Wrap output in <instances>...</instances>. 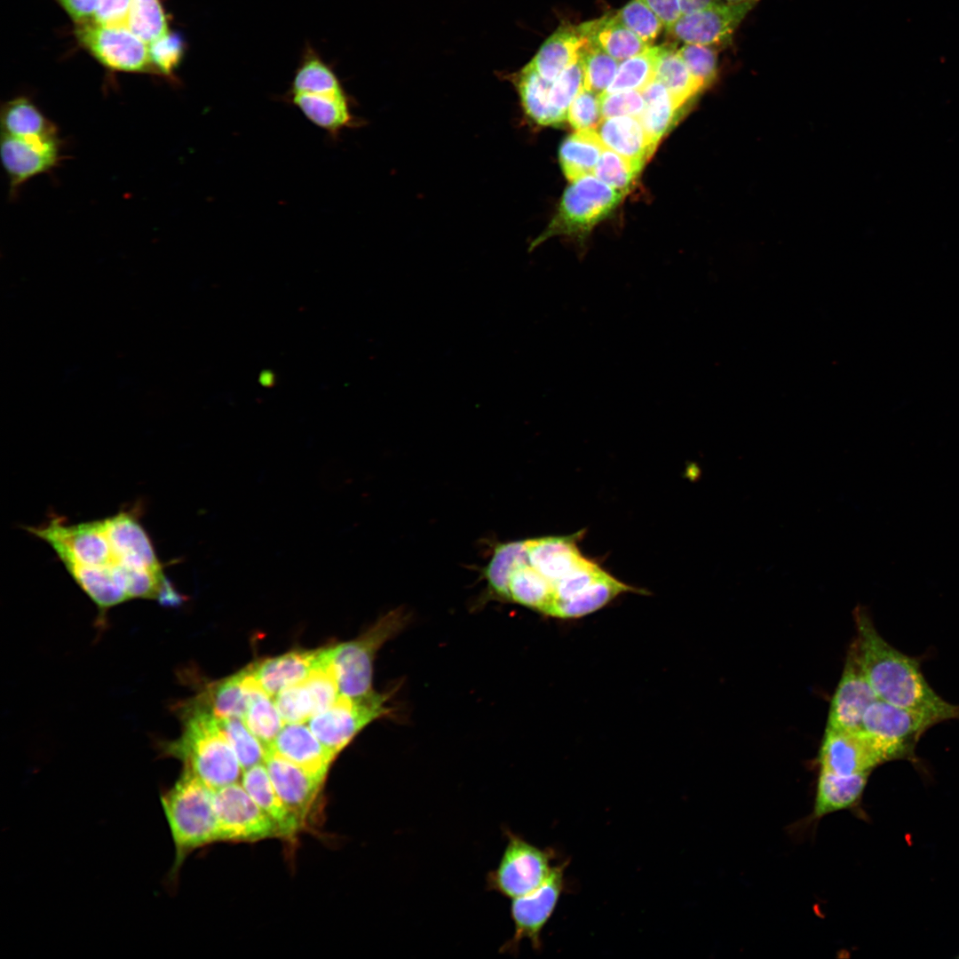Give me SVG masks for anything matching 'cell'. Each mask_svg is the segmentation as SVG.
Returning <instances> with one entry per match:
<instances>
[{"label": "cell", "instance_id": "cell-1", "mask_svg": "<svg viewBox=\"0 0 959 959\" xmlns=\"http://www.w3.org/2000/svg\"><path fill=\"white\" fill-rule=\"evenodd\" d=\"M137 511H122L75 524L56 516L27 530L53 549L100 613L133 598L178 605L184 596L165 577L163 565Z\"/></svg>", "mask_w": 959, "mask_h": 959}, {"label": "cell", "instance_id": "cell-2", "mask_svg": "<svg viewBox=\"0 0 959 959\" xmlns=\"http://www.w3.org/2000/svg\"><path fill=\"white\" fill-rule=\"evenodd\" d=\"M852 614L857 660L879 700L939 722L959 718V705L945 701L931 688L916 658L899 651L879 634L865 606L858 605Z\"/></svg>", "mask_w": 959, "mask_h": 959}, {"label": "cell", "instance_id": "cell-3", "mask_svg": "<svg viewBox=\"0 0 959 959\" xmlns=\"http://www.w3.org/2000/svg\"><path fill=\"white\" fill-rule=\"evenodd\" d=\"M180 736L159 745L162 757H172L186 770L216 790L238 782L242 768L219 724V719L196 702L182 709Z\"/></svg>", "mask_w": 959, "mask_h": 959}, {"label": "cell", "instance_id": "cell-4", "mask_svg": "<svg viewBox=\"0 0 959 959\" xmlns=\"http://www.w3.org/2000/svg\"><path fill=\"white\" fill-rule=\"evenodd\" d=\"M214 789L183 770L178 780L160 796L161 804L174 845L169 873L176 883L186 859L194 851L218 841Z\"/></svg>", "mask_w": 959, "mask_h": 959}, {"label": "cell", "instance_id": "cell-5", "mask_svg": "<svg viewBox=\"0 0 959 959\" xmlns=\"http://www.w3.org/2000/svg\"><path fill=\"white\" fill-rule=\"evenodd\" d=\"M408 621L405 611H391L355 639L328 647L340 695L359 698L374 691L373 662L376 653L403 630Z\"/></svg>", "mask_w": 959, "mask_h": 959}, {"label": "cell", "instance_id": "cell-6", "mask_svg": "<svg viewBox=\"0 0 959 959\" xmlns=\"http://www.w3.org/2000/svg\"><path fill=\"white\" fill-rule=\"evenodd\" d=\"M566 189L559 210L547 228L529 247L532 250L555 235H581L608 216L619 204L623 194L597 177L587 175Z\"/></svg>", "mask_w": 959, "mask_h": 959}, {"label": "cell", "instance_id": "cell-7", "mask_svg": "<svg viewBox=\"0 0 959 959\" xmlns=\"http://www.w3.org/2000/svg\"><path fill=\"white\" fill-rule=\"evenodd\" d=\"M393 690L376 691L359 697L340 695L328 709L308 720V726L321 744L337 757L367 725L388 717L393 711L388 706Z\"/></svg>", "mask_w": 959, "mask_h": 959}, {"label": "cell", "instance_id": "cell-8", "mask_svg": "<svg viewBox=\"0 0 959 959\" xmlns=\"http://www.w3.org/2000/svg\"><path fill=\"white\" fill-rule=\"evenodd\" d=\"M507 844L497 867L487 873V888L511 900L541 885L551 874L554 851L541 849L526 839L504 830Z\"/></svg>", "mask_w": 959, "mask_h": 959}, {"label": "cell", "instance_id": "cell-9", "mask_svg": "<svg viewBox=\"0 0 959 959\" xmlns=\"http://www.w3.org/2000/svg\"><path fill=\"white\" fill-rule=\"evenodd\" d=\"M74 35L83 49L111 71L154 74L148 44L126 25L91 21L75 25Z\"/></svg>", "mask_w": 959, "mask_h": 959}, {"label": "cell", "instance_id": "cell-10", "mask_svg": "<svg viewBox=\"0 0 959 959\" xmlns=\"http://www.w3.org/2000/svg\"><path fill=\"white\" fill-rule=\"evenodd\" d=\"M218 841L252 843L281 838L272 819L259 807L242 783H232L214 791Z\"/></svg>", "mask_w": 959, "mask_h": 959}, {"label": "cell", "instance_id": "cell-11", "mask_svg": "<svg viewBox=\"0 0 959 959\" xmlns=\"http://www.w3.org/2000/svg\"><path fill=\"white\" fill-rule=\"evenodd\" d=\"M939 723L925 713L878 699L865 712L861 729L883 746L891 760H895L914 756L920 737Z\"/></svg>", "mask_w": 959, "mask_h": 959}, {"label": "cell", "instance_id": "cell-12", "mask_svg": "<svg viewBox=\"0 0 959 959\" xmlns=\"http://www.w3.org/2000/svg\"><path fill=\"white\" fill-rule=\"evenodd\" d=\"M567 861L553 866L545 881L532 892L512 899L511 917L514 933L501 947L503 953L513 954L523 939H528L535 950L542 947L541 934L551 917L565 888Z\"/></svg>", "mask_w": 959, "mask_h": 959}, {"label": "cell", "instance_id": "cell-13", "mask_svg": "<svg viewBox=\"0 0 959 959\" xmlns=\"http://www.w3.org/2000/svg\"><path fill=\"white\" fill-rule=\"evenodd\" d=\"M887 761L890 758L884 748L864 730L826 728L819 756L820 770L845 775L870 773Z\"/></svg>", "mask_w": 959, "mask_h": 959}, {"label": "cell", "instance_id": "cell-14", "mask_svg": "<svg viewBox=\"0 0 959 959\" xmlns=\"http://www.w3.org/2000/svg\"><path fill=\"white\" fill-rule=\"evenodd\" d=\"M63 141L59 136L47 139H23L1 136V160L12 197L31 178L55 169L63 160Z\"/></svg>", "mask_w": 959, "mask_h": 959}, {"label": "cell", "instance_id": "cell-15", "mask_svg": "<svg viewBox=\"0 0 959 959\" xmlns=\"http://www.w3.org/2000/svg\"><path fill=\"white\" fill-rule=\"evenodd\" d=\"M757 3H727L682 14L667 30L675 39L685 44H701L714 48L730 44L736 28Z\"/></svg>", "mask_w": 959, "mask_h": 959}, {"label": "cell", "instance_id": "cell-16", "mask_svg": "<svg viewBox=\"0 0 959 959\" xmlns=\"http://www.w3.org/2000/svg\"><path fill=\"white\" fill-rule=\"evenodd\" d=\"M876 700L878 698L859 664L852 644L830 701L827 728L841 731L861 729L865 712Z\"/></svg>", "mask_w": 959, "mask_h": 959}, {"label": "cell", "instance_id": "cell-17", "mask_svg": "<svg viewBox=\"0 0 959 959\" xmlns=\"http://www.w3.org/2000/svg\"><path fill=\"white\" fill-rule=\"evenodd\" d=\"M264 764L278 795L305 829L315 811L324 781L272 749H266Z\"/></svg>", "mask_w": 959, "mask_h": 959}, {"label": "cell", "instance_id": "cell-18", "mask_svg": "<svg viewBox=\"0 0 959 959\" xmlns=\"http://www.w3.org/2000/svg\"><path fill=\"white\" fill-rule=\"evenodd\" d=\"M269 749L324 781L336 758L303 723H286Z\"/></svg>", "mask_w": 959, "mask_h": 959}, {"label": "cell", "instance_id": "cell-19", "mask_svg": "<svg viewBox=\"0 0 959 959\" xmlns=\"http://www.w3.org/2000/svg\"><path fill=\"white\" fill-rule=\"evenodd\" d=\"M323 648L296 650L268 658L250 666V670L270 696L286 687L303 682L321 661Z\"/></svg>", "mask_w": 959, "mask_h": 959}, {"label": "cell", "instance_id": "cell-20", "mask_svg": "<svg viewBox=\"0 0 959 959\" xmlns=\"http://www.w3.org/2000/svg\"><path fill=\"white\" fill-rule=\"evenodd\" d=\"M524 544L527 562L552 587L585 559L579 551L575 537L527 539L524 540Z\"/></svg>", "mask_w": 959, "mask_h": 959}, {"label": "cell", "instance_id": "cell-21", "mask_svg": "<svg viewBox=\"0 0 959 959\" xmlns=\"http://www.w3.org/2000/svg\"><path fill=\"white\" fill-rule=\"evenodd\" d=\"M589 43L581 24L560 27L545 40L529 63L543 79L551 83L581 56Z\"/></svg>", "mask_w": 959, "mask_h": 959}, {"label": "cell", "instance_id": "cell-22", "mask_svg": "<svg viewBox=\"0 0 959 959\" xmlns=\"http://www.w3.org/2000/svg\"><path fill=\"white\" fill-rule=\"evenodd\" d=\"M257 685L258 683L250 668H246L221 681L210 684L194 702L218 719L243 718Z\"/></svg>", "mask_w": 959, "mask_h": 959}, {"label": "cell", "instance_id": "cell-23", "mask_svg": "<svg viewBox=\"0 0 959 959\" xmlns=\"http://www.w3.org/2000/svg\"><path fill=\"white\" fill-rule=\"evenodd\" d=\"M596 131L606 147L628 160L640 170L654 152L639 117L624 115L605 118Z\"/></svg>", "mask_w": 959, "mask_h": 959}, {"label": "cell", "instance_id": "cell-24", "mask_svg": "<svg viewBox=\"0 0 959 959\" xmlns=\"http://www.w3.org/2000/svg\"><path fill=\"white\" fill-rule=\"evenodd\" d=\"M241 783L278 827L282 839L292 840L303 830L295 815L278 795L265 764L243 770Z\"/></svg>", "mask_w": 959, "mask_h": 959}, {"label": "cell", "instance_id": "cell-25", "mask_svg": "<svg viewBox=\"0 0 959 959\" xmlns=\"http://www.w3.org/2000/svg\"><path fill=\"white\" fill-rule=\"evenodd\" d=\"M288 99L309 122L326 131L333 139L345 129L354 126L355 121L346 93L289 94Z\"/></svg>", "mask_w": 959, "mask_h": 959}, {"label": "cell", "instance_id": "cell-26", "mask_svg": "<svg viewBox=\"0 0 959 959\" xmlns=\"http://www.w3.org/2000/svg\"><path fill=\"white\" fill-rule=\"evenodd\" d=\"M870 773L837 774L820 770L812 810V818L853 806L861 797Z\"/></svg>", "mask_w": 959, "mask_h": 959}, {"label": "cell", "instance_id": "cell-27", "mask_svg": "<svg viewBox=\"0 0 959 959\" xmlns=\"http://www.w3.org/2000/svg\"><path fill=\"white\" fill-rule=\"evenodd\" d=\"M2 135L23 139H47L59 136L52 122L28 97L20 95L5 101L0 115Z\"/></svg>", "mask_w": 959, "mask_h": 959}, {"label": "cell", "instance_id": "cell-28", "mask_svg": "<svg viewBox=\"0 0 959 959\" xmlns=\"http://www.w3.org/2000/svg\"><path fill=\"white\" fill-rule=\"evenodd\" d=\"M633 589L604 571L581 592L554 602L547 615L559 619L581 618L602 608L613 598Z\"/></svg>", "mask_w": 959, "mask_h": 959}, {"label": "cell", "instance_id": "cell-29", "mask_svg": "<svg viewBox=\"0 0 959 959\" xmlns=\"http://www.w3.org/2000/svg\"><path fill=\"white\" fill-rule=\"evenodd\" d=\"M588 40L619 62L633 57L649 46L625 27L615 15L603 16L581 24Z\"/></svg>", "mask_w": 959, "mask_h": 959}, {"label": "cell", "instance_id": "cell-30", "mask_svg": "<svg viewBox=\"0 0 959 959\" xmlns=\"http://www.w3.org/2000/svg\"><path fill=\"white\" fill-rule=\"evenodd\" d=\"M511 80L524 113L531 121L542 126L559 125L564 122L550 103L551 83L543 79L529 62L512 75Z\"/></svg>", "mask_w": 959, "mask_h": 959}, {"label": "cell", "instance_id": "cell-31", "mask_svg": "<svg viewBox=\"0 0 959 959\" xmlns=\"http://www.w3.org/2000/svg\"><path fill=\"white\" fill-rule=\"evenodd\" d=\"M595 130H580L567 137L559 148V160L570 181L593 173L605 148Z\"/></svg>", "mask_w": 959, "mask_h": 959}, {"label": "cell", "instance_id": "cell-32", "mask_svg": "<svg viewBox=\"0 0 959 959\" xmlns=\"http://www.w3.org/2000/svg\"><path fill=\"white\" fill-rule=\"evenodd\" d=\"M641 93L645 100V107L639 120L648 142L654 151L661 139L675 122L681 108L667 88L655 79L647 84Z\"/></svg>", "mask_w": 959, "mask_h": 959}, {"label": "cell", "instance_id": "cell-33", "mask_svg": "<svg viewBox=\"0 0 959 959\" xmlns=\"http://www.w3.org/2000/svg\"><path fill=\"white\" fill-rule=\"evenodd\" d=\"M654 79L667 88L680 108L704 88L669 45H662Z\"/></svg>", "mask_w": 959, "mask_h": 959}, {"label": "cell", "instance_id": "cell-34", "mask_svg": "<svg viewBox=\"0 0 959 959\" xmlns=\"http://www.w3.org/2000/svg\"><path fill=\"white\" fill-rule=\"evenodd\" d=\"M345 93L338 77L321 57L308 51L296 70L289 94Z\"/></svg>", "mask_w": 959, "mask_h": 959}, {"label": "cell", "instance_id": "cell-35", "mask_svg": "<svg viewBox=\"0 0 959 959\" xmlns=\"http://www.w3.org/2000/svg\"><path fill=\"white\" fill-rule=\"evenodd\" d=\"M243 720L266 749L271 747L285 723L272 696L259 685L253 689Z\"/></svg>", "mask_w": 959, "mask_h": 959}, {"label": "cell", "instance_id": "cell-36", "mask_svg": "<svg viewBox=\"0 0 959 959\" xmlns=\"http://www.w3.org/2000/svg\"><path fill=\"white\" fill-rule=\"evenodd\" d=\"M662 45L649 46L644 52L620 62L615 77L605 93L641 91L654 80Z\"/></svg>", "mask_w": 959, "mask_h": 959}, {"label": "cell", "instance_id": "cell-37", "mask_svg": "<svg viewBox=\"0 0 959 959\" xmlns=\"http://www.w3.org/2000/svg\"><path fill=\"white\" fill-rule=\"evenodd\" d=\"M126 26L147 44L170 31L160 0H131Z\"/></svg>", "mask_w": 959, "mask_h": 959}, {"label": "cell", "instance_id": "cell-38", "mask_svg": "<svg viewBox=\"0 0 959 959\" xmlns=\"http://www.w3.org/2000/svg\"><path fill=\"white\" fill-rule=\"evenodd\" d=\"M219 724L242 770L264 763L266 749L242 718L219 719Z\"/></svg>", "mask_w": 959, "mask_h": 959}, {"label": "cell", "instance_id": "cell-39", "mask_svg": "<svg viewBox=\"0 0 959 959\" xmlns=\"http://www.w3.org/2000/svg\"><path fill=\"white\" fill-rule=\"evenodd\" d=\"M590 42V41H589ZM583 88L602 95L614 81L620 62L590 42L582 53Z\"/></svg>", "mask_w": 959, "mask_h": 959}, {"label": "cell", "instance_id": "cell-40", "mask_svg": "<svg viewBox=\"0 0 959 959\" xmlns=\"http://www.w3.org/2000/svg\"><path fill=\"white\" fill-rule=\"evenodd\" d=\"M583 87V68L581 54L551 84L549 95L551 106L563 121L567 119L571 102Z\"/></svg>", "mask_w": 959, "mask_h": 959}, {"label": "cell", "instance_id": "cell-41", "mask_svg": "<svg viewBox=\"0 0 959 959\" xmlns=\"http://www.w3.org/2000/svg\"><path fill=\"white\" fill-rule=\"evenodd\" d=\"M637 36L652 45L663 24L643 0H630L614 14Z\"/></svg>", "mask_w": 959, "mask_h": 959}, {"label": "cell", "instance_id": "cell-42", "mask_svg": "<svg viewBox=\"0 0 959 959\" xmlns=\"http://www.w3.org/2000/svg\"><path fill=\"white\" fill-rule=\"evenodd\" d=\"M639 171L630 162L605 147L593 173L598 179L624 194Z\"/></svg>", "mask_w": 959, "mask_h": 959}, {"label": "cell", "instance_id": "cell-43", "mask_svg": "<svg viewBox=\"0 0 959 959\" xmlns=\"http://www.w3.org/2000/svg\"><path fill=\"white\" fill-rule=\"evenodd\" d=\"M154 74L171 78L185 52L181 36L171 31L148 44Z\"/></svg>", "mask_w": 959, "mask_h": 959}, {"label": "cell", "instance_id": "cell-44", "mask_svg": "<svg viewBox=\"0 0 959 959\" xmlns=\"http://www.w3.org/2000/svg\"><path fill=\"white\" fill-rule=\"evenodd\" d=\"M273 701L285 723H304L314 716L313 700L304 681L280 691Z\"/></svg>", "mask_w": 959, "mask_h": 959}, {"label": "cell", "instance_id": "cell-45", "mask_svg": "<svg viewBox=\"0 0 959 959\" xmlns=\"http://www.w3.org/2000/svg\"><path fill=\"white\" fill-rule=\"evenodd\" d=\"M693 77L703 86L715 79L717 70V49L711 46L685 44L676 50Z\"/></svg>", "mask_w": 959, "mask_h": 959}, {"label": "cell", "instance_id": "cell-46", "mask_svg": "<svg viewBox=\"0 0 959 959\" xmlns=\"http://www.w3.org/2000/svg\"><path fill=\"white\" fill-rule=\"evenodd\" d=\"M567 118L577 131L597 128L603 118L600 95L583 87L571 102Z\"/></svg>", "mask_w": 959, "mask_h": 959}, {"label": "cell", "instance_id": "cell-47", "mask_svg": "<svg viewBox=\"0 0 959 959\" xmlns=\"http://www.w3.org/2000/svg\"><path fill=\"white\" fill-rule=\"evenodd\" d=\"M603 572L604 570L596 563L584 559L573 571L553 585L551 605L556 601L567 599L581 592Z\"/></svg>", "mask_w": 959, "mask_h": 959}, {"label": "cell", "instance_id": "cell-48", "mask_svg": "<svg viewBox=\"0 0 959 959\" xmlns=\"http://www.w3.org/2000/svg\"><path fill=\"white\" fill-rule=\"evenodd\" d=\"M600 104L603 118L624 115L639 117L645 107L643 95L638 91L603 93L600 95Z\"/></svg>", "mask_w": 959, "mask_h": 959}, {"label": "cell", "instance_id": "cell-49", "mask_svg": "<svg viewBox=\"0 0 959 959\" xmlns=\"http://www.w3.org/2000/svg\"><path fill=\"white\" fill-rule=\"evenodd\" d=\"M131 0H101L92 21L104 25H126Z\"/></svg>", "mask_w": 959, "mask_h": 959}, {"label": "cell", "instance_id": "cell-50", "mask_svg": "<svg viewBox=\"0 0 959 959\" xmlns=\"http://www.w3.org/2000/svg\"><path fill=\"white\" fill-rule=\"evenodd\" d=\"M75 25L93 20L101 0H54Z\"/></svg>", "mask_w": 959, "mask_h": 959}, {"label": "cell", "instance_id": "cell-51", "mask_svg": "<svg viewBox=\"0 0 959 959\" xmlns=\"http://www.w3.org/2000/svg\"><path fill=\"white\" fill-rule=\"evenodd\" d=\"M668 29L682 15L679 0H643Z\"/></svg>", "mask_w": 959, "mask_h": 959}, {"label": "cell", "instance_id": "cell-52", "mask_svg": "<svg viewBox=\"0 0 959 959\" xmlns=\"http://www.w3.org/2000/svg\"><path fill=\"white\" fill-rule=\"evenodd\" d=\"M724 0H679L682 14H688L725 3Z\"/></svg>", "mask_w": 959, "mask_h": 959}, {"label": "cell", "instance_id": "cell-53", "mask_svg": "<svg viewBox=\"0 0 959 959\" xmlns=\"http://www.w3.org/2000/svg\"><path fill=\"white\" fill-rule=\"evenodd\" d=\"M724 1H725L727 3H742V2H754V3H757L758 0H724Z\"/></svg>", "mask_w": 959, "mask_h": 959}]
</instances>
